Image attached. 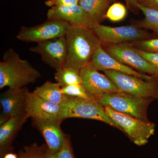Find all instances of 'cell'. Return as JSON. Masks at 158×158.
I'll return each mask as SVG.
<instances>
[{"instance_id":"cell-18","label":"cell","mask_w":158,"mask_h":158,"mask_svg":"<svg viewBox=\"0 0 158 158\" xmlns=\"http://www.w3.org/2000/svg\"><path fill=\"white\" fill-rule=\"evenodd\" d=\"M112 0H82L79 5L85 10L94 24L100 23Z\"/></svg>"},{"instance_id":"cell-19","label":"cell","mask_w":158,"mask_h":158,"mask_svg":"<svg viewBox=\"0 0 158 158\" xmlns=\"http://www.w3.org/2000/svg\"><path fill=\"white\" fill-rule=\"evenodd\" d=\"M33 92L45 100L56 104H61L66 97V95L61 91V87L59 83L49 81L37 87Z\"/></svg>"},{"instance_id":"cell-6","label":"cell","mask_w":158,"mask_h":158,"mask_svg":"<svg viewBox=\"0 0 158 158\" xmlns=\"http://www.w3.org/2000/svg\"><path fill=\"white\" fill-rule=\"evenodd\" d=\"M103 72L120 91L144 98L158 99L157 80L147 81L114 70H106Z\"/></svg>"},{"instance_id":"cell-21","label":"cell","mask_w":158,"mask_h":158,"mask_svg":"<svg viewBox=\"0 0 158 158\" xmlns=\"http://www.w3.org/2000/svg\"><path fill=\"white\" fill-rule=\"evenodd\" d=\"M55 79L61 88L67 85L82 84L80 72L74 69L64 66L56 71Z\"/></svg>"},{"instance_id":"cell-9","label":"cell","mask_w":158,"mask_h":158,"mask_svg":"<svg viewBox=\"0 0 158 158\" xmlns=\"http://www.w3.org/2000/svg\"><path fill=\"white\" fill-rule=\"evenodd\" d=\"M102 46L107 53L119 62L141 73L149 74L158 81L157 69L141 56L129 44H102Z\"/></svg>"},{"instance_id":"cell-15","label":"cell","mask_w":158,"mask_h":158,"mask_svg":"<svg viewBox=\"0 0 158 158\" xmlns=\"http://www.w3.org/2000/svg\"><path fill=\"white\" fill-rule=\"evenodd\" d=\"M48 19H57L69 23L73 27H90L94 23L89 15L80 5L64 7L53 6L48 11Z\"/></svg>"},{"instance_id":"cell-28","label":"cell","mask_w":158,"mask_h":158,"mask_svg":"<svg viewBox=\"0 0 158 158\" xmlns=\"http://www.w3.org/2000/svg\"><path fill=\"white\" fill-rule=\"evenodd\" d=\"M137 52L146 61L153 65L158 70V53L148 52L136 48Z\"/></svg>"},{"instance_id":"cell-2","label":"cell","mask_w":158,"mask_h":158,"mask_svg":"<svg viewBox=\"0 0 158 158\" xmlns=\"http://www.w3.org/2000/svg\"><path fill=\"white\" fill-rule=\"evenodd\" d=\"M0 62V88L27 87L41 77L40 73L27 60L21 59L13 48L5 52Z\"/></svg>"},{"instance_id":"cell-24","label":"cell","mask_w":158,"mask_h":158,"mask_svg":"<svg viewBox=\"0 0 158 158\" xmlns=\"http://www.w3.org/2000/svg\"><path fill=\"white\" fill-rule=\"evenodd\" d=\"M63 94L69 96L87 99H94L90 97L81 84L67 85L61 88Z\"/></svg>"},{"instance_id":"cell-26","label":"cell","mask_w":158,"mask_h":158,"mask_svg":"<svg viewBox=\"0 0 158 158\" xmlns=\"http://www.w3.org/2000/svg\"><path fill=\"white\" fill-rule=\"evenodd\" d=\"M47 158H76L74 154L70 137H67L62 149L56 154L48 153Z\"/></svg>"},{"instance_id":"cell-27","label":"cell","mask_w":158,"mask_h":158,"mask_svg":"<svg viewBox=\"0 0 158 158\" xmlns=\"http://www.w3.org/2000/svg\"><path fill=\"white\" fill-rule=\"evenodd\" d=\"M79 0H48L46 2L47 6L49 7L53 6H69L78 5Z\"/></svg>"},{"instance_id":"cell-10","label":"cell","mask_w":158,"mask_h":158,"mask_svg":"<svg viewBox=\"0 0 158 158\" xmlns=\"http://www.w3.org/2000/svg\"><path fill=\"white\" fill-rule=\"evenodd\" d=\"M30 51L39 55L44 62L56 71L65 66L68 49L65 37L37 43Z\"/></svg>"},{"instance_id":"cell-22","label":"cell","mask_w":158,"mask_h":158,"mask_svg":"<svg viewBox=\"0 0 158 158\" xmlns=\"http://www.w3.org/2000/svg\"><path fill=\"white\" fill-rule=\"evenodd\" d=\"M48 148L47 144L39 145L37 143L25 146L19 152V158H47Z\"/></svg>"},{"instance_id":"cell-1","label":"cell","mask_w":158,"mask_h":158,"mask_svg":"<svg viewBox=\"0 0 158 158\" xmlns=\"http://www.w3.org/2000/svg\"><path fill=\"white\" fill-rule=\"evenodd\" d=\"M65 37L68 54L65 66L79 72L90 65L94 52L102 47L99 40L88 27H72Z\"/></svg>"},{"instance_id":"cell-3","label":"cell","mask_w":158,"mask_h":158,"mask_svg":"<svg viewBox=\"0 0 158 158\" xmlns=\"http://www.w3.org/2000/svg\"><path fill=\"white\" fill-rule=\"evenodd\" d=\"M59 119L79 118L102 122L120 130L119 127L106 114L104 107L95 99H87L66 95L60 104Z\"/></svg>"},{"instance_id":"cell-5","label":"cell","mask_w":158,"mask_h":158,"mask_svg":"<svg viewBox=\"0 0 158 158\" xmlns=\"http://www.w3.org/2000/svg\"><path fill=\"white\" fill-rule=\"evenodd\" d=\"M104 108L106 114L110 119L138 146L147 144L149 138L154 134L155 125L153 123L142 121L127 114L115 111L108 106Z\"/></svg>"},{"instance_id":"cell-13","label":"cell","mask_w":158,"mask_h":158,"mask_svg":"<svg viewBox=\"0 0 158 158\" xmlns=\"http://www.w3.org/2000/svg\"><path fill=\"white\" fill-rule=\"evenodd\" d=\"M32 119L33 127L38 130L45 139L49 152L56 154L62 149L68 135L63 132L57 119Z\"/></svg>"},{"instance_id":"cell-30","label":"cell","mask_w":158,"mask_h":158,"mask_svg":"<svg viewBox=\"0 0 158 158\" xmlns=\"http://www.w3.org/2000/svg\"><path fill=\"white\" fill-rule=\"evenodd\" d=\"M139 3L149 8L158 10V0H138Z\"/></svg>"},{"instance_id":"cell-14","label":"cell","mask_w":158,"mask_h":158,"mask_svg":"<svg viewBox=\"0 0 158 158\" xmlns=\"http://www.w3.org/2000/svg\"><path fill=\"white\" fill-rule=\"evenodd\" d=\"M90 65L98 71L103 72L106 70H114L134 76L147 81L157 80L154 77L139 72L119 62L107 53L102 46L94 52Z\"/></svg>"},{"instance_id":"cell-31","label":"cell","mask_w":158,"mask_h":158,"mask_svg":"<svg viewBox=\"0 0 158 158\" xmlns=\"http://www.w3.org/2000/svg\"><path fill=\"white\" fill-rule=\"evenodd\" d=\"M3 158H19L18 155L12 152H10L6 154Z\"/></svg>"},{"instance_id":"cell-29","label":"cell","mask_w":158,"mask_h":158,"mask_svg":"<svg viewBox=\"0 0 158 158\" xmlns=\"http://www.w3.org/2000/svg\"><path fill=\"white\" fill-rule=\"evenodd\" d=\"M127 4L128 8L135 14L138 13V5L139 2L138 0H125Z\"/></svg>"},{"instance_id":"cell-12","label":"cell","mask_w":158,"mask_h":158,"mask_svg":"<svg viewBox=\"0 0 158 158\" xmlns=\"http://www.w3.org/2000/svg\"><path fill=\"white\" fill-rule=\"evenodd\" d=\"M29 90L27 87L16 89L9 88L1 94L0 103L2 112L0 116V125L13 116L26 113L27 96Z\"/></svg>"},{"instance_id":"cell-7","label":"cell","mask_w":158,"mask_h":158,"mask_svg":"<svg viewBox=\"0 0 158 158\" xmlns=\"http://www.w3.org/2000/svg\"><path fill=\"white\" fill-rule=\"evenodd\" d=\"M90 28L102 44H119L151 39L149 33L135 25L112 27L98 23Z\"/></svg>"},{"instance_id":"cell-17","label":"cell","mask_w":158,"mask_h":158,"mask_svg":"<svg viewBox=\"0 0 158 158\" xmlns=\"http://www.w3.org/2000/svg\"><path fill=\"white\" fill-rule=\"evenodd\" d=\"M26 113L9 118L0 127V156L11 152L12 142L23 125L28 118Z\"/></svg>"},{"instance_id":"cell-4","label":"cell","mask_w":158,"mask_h":158,"mask_svg":"<svg viewBox=\"0 0 158 158\" xmlns=\"http://www.w3.org/2000/svg\"><path fill=\"white\" fill-rule=\"evenodd\" d=\"M154 99L119 91L104 94L98 101L104 107L108 106L117 112L148 122H150L148 118V108Z\"/></svg>"},{"instance_id":"cell-16","label":"cell","mask_w":158,"mask_h":158,"mask_svg":"<svg viewBox=\"0 0 158 158\" xmlns=\"http://www.w3.org/2000/svg\"><path fill=\"white\" fill-rule=\"evenodd\" d=\"M60 109V105L46 101L33 92L29 91L27 94L26 113L28 118L35 119H59Z\"/></svg>"},{"instance_id":"cell-20","label":"cell","mask_w":158,"mask_h":158,"mask_svg":"<svg viewBox=\"0 0 158 158\" xmlns=\"http://www.w3.org/2000/svg\"><path fill=\"white\" fill-rule=\"evenodd\" d=\"M138 9L142 11L144 18L134 25L138 27L151 30L158 34V10L149 8L139 3Z\"/></svg>"},{"instance_id":"cell-33","label":"cell","mask_w":158,"mask_h":158,"mask_svg":"<svg viewBox=\"0 0 158 158\" xmlns=\"http://www.w3.org/2000/svg\"><path fill=\"white\" fill-rule=\"evenodd\" d=\"M47 1H48V0H47Z\"/></svg>"},{"instance_id":"cell-8","label":"cell","mask_w":158,"mask_h":158,"mask_svg":"<svg viewBox=\"0 0 158 158\" xmlns=\"http://www.w3.org/2000/svg\"><path fill=\"white\" fill-rule=\"evenodd\" d=\"M72 26L57 19H48L45 22L33 27L23 26L16 37L25 42L39 43L66 36Z\"/></svg>"},{"instance_id":"cell-23","label":"cell","mask_w":158,"mask_h":158,"mask_svg":"<svg viewBox=\"0 0 158 158\" xmlns=\"http://www.w3.org/2000/svg\"><path fill=\"white\" fill-rule=\"evenodd\" d=\"M127 14L125 6L121 3H115L109 7L106 12L104 19L113 22H118L124 19Z\"/></svg>"},{"instance_id":"cell-25","label":"cell","mask_w":158,"mask_h":158,"mask_svg":"<svg viewBox=\"0 0 158 158\" xmlns=\"http://www.w3.org/2000/svg\"><path fill=\"white\" fill-rule=\"evenodd\" d=\"M135 48L148 52L158 53V38L128 43Z\"/></svg>"},{"instance_id":"cell-32","label":"cell","mask_w":158,"mask_h":158,"mask_svg":"<svg viewBox=\"0 0 158 158\" xmlns=\"http://www.w3.org/2000/svg\"><path fill=\"white\" fill-rule=\"evenodd\" d=\"M82 1V0H79V1H80H80Z\"/></svg>"},{"instance_id":"cell-11","label":"cell","mask_w":158,"mask_h":158,"mask_svg":"<svg viewBox=\"0 0 158 158\" xmlns=\"http://www.w3.org/2000/svg\"><path fill=\"white\" fill-rule=\"evenodd\" d=\"M80 74L81 85L89 95L97 100L104 94L120 91L110 78L100 73L90 65L82 69Z\"/></svg>"}]
</instances>
